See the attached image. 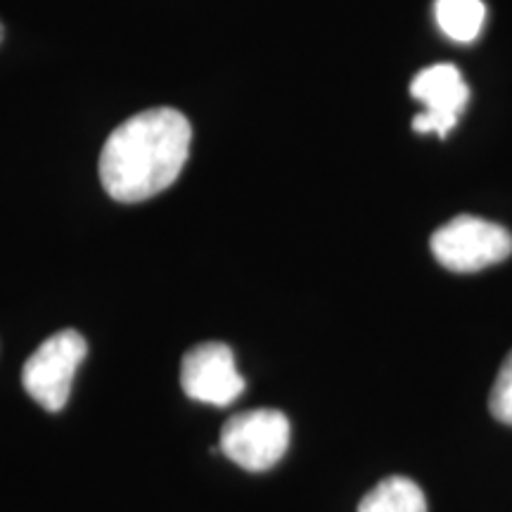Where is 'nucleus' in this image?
<instances>
[{"instance_id": "1", "label": "nucleus", "mask_w": 512, "mask_h": 512, "mask_svg": "<svg viewBox=\"0 0 512 512\" xmlns=\"http://www.w3.org/2000/svg\"><path fill=\"white\" fill-rule=\"evenodd\" d=\"M192 140L190 121L171 107L138 112L112 131L100 155V181L117 202H143L181 176Z\"/></svg>"}, {"instance_id": "2", "label": "nucleus", "mask_w": 512, "mask_h": 512, "mask_svg": "<svg viewBox=\"0 0 512 512\" xmlns=\"http://www.w3.org/2000/svg\"><path fill=\"white\" fill-rule=\"evenodd\" d=\"M88 354L81 332L62 330L48 337L22 368L27 394L48 413H60L72 394L74 375Z\"/></svg>"}, {"instance_id": "3", "label": "nucleus", "mask_w": 512, "mask_h": 512, "mask_svg": "<svg viewBox=\"0 0 512 512\" xmlns=\"http://www.w3.org/2000/svg\"><path fill=\"white\" fill-rule=\"evenodd\" d=\"M432 254L448 271L475 273L512 254V235L498 223L458 216L432 235Z\"/></svg>"}, {"instance_id": "4", "label": "nucleus", "mask_w": 512, "mask_h": 512, "mask_svg": "<svg viewBox=\"0 0 512 512\" xmlns=\"http://www.w3.org/2000/svg\"><path fill=\"white\" fill-rule=\"evenodd\" d=\"M290 446V420L280 411L259 408L233 415L221 430L219 448L247 472H266L283 460Z\"/></svg>"}, {"instance_id": "5", "label": "nucleus", "mask_w": 512, "mask_h": 512, "mask_svg": "<svg viewBox=\"0 0 512 512\" xmlns=\"http://www.w3.org/2000/svg\"><path fill=\"white\" fill-rule=\"evenodd\" d=\"M181 387L192 401L230 406L245 392V377L238 373L235 354L228 344L202 342L183 356Z\"/></svg>"}, {"instance_id": "6", "label": "nucleus", "mask_w": 512, "mask_h": 512, "mask_svg": "<svg viewBox=\"0 0 512 512\" xmlns=\"http://www.w3.org/2000/svg\"><path fill=\"white\" fill-rule=\"evenodd\" d=\"M411 95L425 105V112L413 119L418 133H437L446 138L456 128L460 112L470 100V88L453 64H432L422 69L411 83Z\"/></svg>"}, {"instance_id": "7", "label": "nucleus", "mask_w": 512, "mask_h": 512, "mask_svg": "<svg viewBox=\"0 0 512 512\" xmlns=\"http://www.w3.org/2000/svg\"><path fill=\"white\" fill-rule=\"evenodd\" d=\"M358 512H427L425 494L413 479L389 477L366 494Z\"/></svg>"}, {"instance_id": "8", "label": "nucleus", "mask_w": 512, "mask_h": 512, "mask_svg": "<svg viewBox=\"0 0 512 512\" xmlns=\"http://www.w3.org/2000/svg\"><path fill=\"white\" fill-rule=\"evenodd\" d=\"M439 29L458 43H472L484 27L486 8L482 0H437L434 5Z\"/></svg>"}, {"instance_id": "9", "label": "nucleus", "mask_w": 512, "mask_h": 512, "mask_svg": "<svg viewBox=\"0 0 512 512\" xmlns=\"http://www.w3.org/2000/svg\"><path fill=\"white\" fill-rule=\"evenodd\" d=\"M489 408L498 420L512 427V351L503 361L501 370H498L496 384L491 389Z\"/></svg>"}, {"instance_id": "10", "label": "nucleus", "mask_w": 512, "mask_h": 512, "mask_svg": "<svg viewBox=\"0 0 512 512\" xmlns=\"http://www.w3.org/2000/svg\"><path fill=\"white\" fill-rule=\"evenodd\" d=\"M0 41H3V27H0Z\"/></svg>"}]
</instances>
